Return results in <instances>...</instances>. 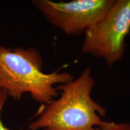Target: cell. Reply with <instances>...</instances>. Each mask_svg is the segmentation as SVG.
<instances>
[{
    "label": "cell",
    "instance_id": "cell-1",
    "mask_svg": "<svg viewBox=\"0 0 130 130\" xmlns=\"http://www.w3.org/2000/svg\"><path fill=\"white\" fill-rule=\"evenodd\" d=\"M94 85L90 68L83 70L77 79L57 85L60 96L43 105L28 129L99 130L106 111L91 96Z\"/></svg>",
    "mask_w": 130,
    "mask_h": 130
},
{
    "label": "cell",
    "instance_id": "cell-2",
    "mask_svg": "<svg viewBox=\"0 0 130 130\" xmlns=\"http://www.w3.org/2000/svg\"><path fill=\"white\" fill-rule=\"evenodd\" d=\"M42 65L41 55L35 49L0 45V89L7 90L14 100L28 93L34 100L48 104L59 94L55 86L69 82L74 77L58 71L45 74Z\"/></svg>",
    "mask_w": 130,
    "mask_h": 130
},
{
    "label": "cell",
    "instance_id": "cell-3",
    "mask_svg": "<svg viewBox=\"0 0 130 130\" xmlns=\"http://www.w3.org/2000/svg\"><path fill=\"white\" fill-rule=\"evenodd\" d=\"M130 31V0H117L101 20L84 33L83 54L103 58L111 67L122 59Z\"/></svg>",
    "mask_w": 130,
    "mask_h": 130
},
{
    "label": "cell",
    "instance_id": "cell-4",
    "mask_svg": "<svg viewBox=\"0 0 130 130\" xmlns=\"http://www.w3.org/2000/svg\"><path fill=\"white\" fill-rule=\"evenodd\" d=\"M115 0H74L54 2L35 0L33 4L50 23L69 36H80L103 18Z\"/></svg>",
    "mask_w": 130,
    "mask_h": 130
},
{
    "label": "cell",
    "instance_id": "cell-5",
    "mask_svg": "<svg viewBox=\"0 0 130 130\" xmlns=\"http://www.w3.org/2000/svg\"><path fill=\"white\" fill-rule=\"evenodd\" d=\"M98 128L99 130H130V124L103 121Z\"/></svg>",
    "mask_w": 130,
    "mask_h": 130
},
{
    "label": "cell",
    "instance_id": "cell-6",
    "mask_svg": "<svg viewBox=\"0 0 130 130\" xmlns=\"http://www.w3.org/2000/svg\"><path fill=\"white\" fill-rule=\"evenodd\" d=\"M8 96L9 95L7 90L4 89H0V130H12L4 125L1 119V111Z\"/></svg>",
    "mask_w": 130,
    "mask_h": 130
}]
</instances>
